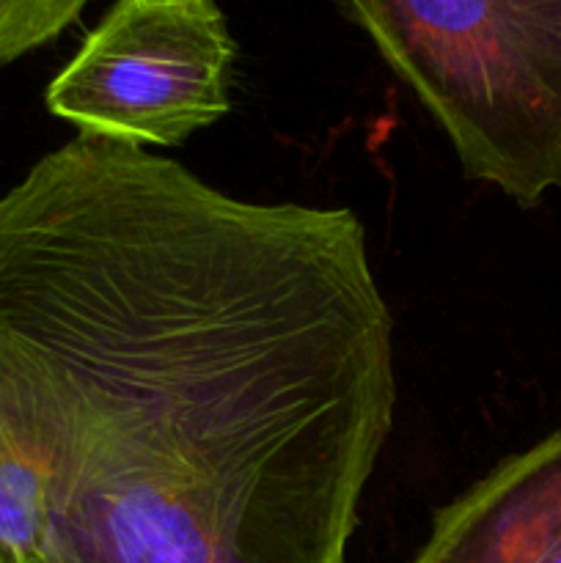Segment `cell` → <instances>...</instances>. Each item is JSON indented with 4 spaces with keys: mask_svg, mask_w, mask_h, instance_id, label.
Here are the masks:
<instances>
[{
    "mask_svg": "<svg viewBox=\"0 0 561 563\" xmlns=\"http://www.w3.org/2000/svg\"><path fill=\"white\" fill-rule=\"evenodd\" d=\"M234 58L218 0H113L44 99L86 137L179 146L229 113Z\"/></svg>",
    "mask_w": 561,
    "mask_h": 563,
    "instance_id": "3",
    "label": "cell"
},
{
    "mask_svg": "<svg viewBox=\"0 0 561 563\" xmlns=\"http://www.w3.org/2000/svg\"><path fill=\"white\" fill-rule=\"evenodd\" d=\"M410 563H561V429L443 506Z\"/></svg>",
    "mask_w": 561,
    "mask_h": 563,
    "instance_id": "4",
    "label": "cell"
},
{
    "mask_svg": "<svg viewBox=\"0 0 561 563\" xmlns=\"http://www.w3.org/2000/svg\"><path fill=\"white\" fill-rule=\"evenodd\" d=\"M449 137L520 207L561 190V0H336Z\"/></svg>",
    "mask_w": 561,
    "mask_h": 563,
    "instance_id": "2",
    "label": "cell"
},
{
    "mask_svg": "<svg viewBox=\"0 0 561 563\" xmlns=\"http://www.w3.org/2000/svg\"><path fill=\"white\" fill-rule=\"evenodd\" d=\"M394 410L350 207L86 135L0 192V473L36 484V563H346Z\"/></svg>",
    "mask_w": 561,
    "mask_h": 563,
    "instance_id": "1",
    "label": "cell"
},
{
    "mask_svg": "<svg viewBox=\"0 0 561 563\" xmlns=\"http://www.w3.org/2000/svg\"><path fill=\"white\" fill-rule=\"evenodd\" d=\"M0 563H22V561H20V559H14V555L6 553V550L0 548Z\"/></svg>",
    "mask_w": 561,
    "mask_h": 563,
    "instance_id": "6",
    "label": "cell"
},
{
    "mask_svg": "<svg viewBox=\"0 0 561 563\" xmlns=\"http://www.w3.org/2000/svg\"><path fill=\"white\" fill-rule=\"evenodd\" d=\"M88 3L91 0H0V66L58 38Z\"/></svg>",
    "mask_w": 561,
    "mask_h": 563,
    "instance_id": "5",
    "label": "cell"
}]
</instances>
